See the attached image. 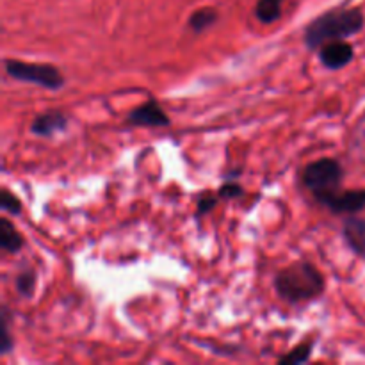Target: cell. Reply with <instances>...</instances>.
<instances>
[{"label": "cell", "mask_w": 365, "mask_h": 365, "mask_svg": "<svg viewBox=\"0 0 365 365\" xmlns=\"http://www.w3.org/2000/svg\"><path fill=\"white\" fill-rule=\"evenodd\" d=\"M365 25L360 7H334L314 18L303 32V41L309 50H319L324 43L348 39L359 34Z\"/></svg>", "instance_id": "obj_1"}, {"label": "cell", "mask_w": 365, "mask_h": 365, "mask_svg": "<svg viewBox=\"0 0 365 365\" xmlns=\"http://www.w3.org/2000/svg\"><path fill=\"white\" fill-rule=\"evenodd\" d=\"M327 282L323 273L307 260H296L291 266L284 267L274 277V291L284 302L302 303L319 298L324 292Z\"/></svg>", "instance_id": "obj_2"}, {"label": "cell", "mask_w": 365, "mask_h": 365, "mask_svg": "<svg viewBox=\"0 0 365 365\" xmlns=\"http://www.w3.org/2000/svg\"><path fill=\"white\" fill-rule=\"evenodd\" d=\"M342 178H344V168L337 159H331V157L314 160L302 171L303 185L312 192V196L321 205H324L331 196L341 191Z\"/></svg>", "instance_id": "obj_3"}, {"label": "cell", "mask_w": 365, "mask_h": 365, "mask_svg": "<svg viewBox=\"0 0 365 365\" xmlns=\"http://www.w3.org/2000/svg\"><path fill=\"white\" fill-rule=\"evenodd\" d=\"M7 75L14 81L36 84L39 88L57 91L64 86V77L59 68L46 63H25L20 59H6L4 61Z\"/></svg>", "instance_id": "obj_4"}, {"label": "cell", "mask_w": 365, "mask_h": 365, "mask_svg": "<svg viewBox=\"0 0 365 365\" xmlns=\"http://www.w3.org/2000/svg\"><path fill=\"white\" fill-rule=\"evenodd\" d=\"M355 59V48L346 39L324 43L319 48V61L328 70H342Z\"/></svg>", "instance_id": "obj_5"}, {"label": "cell", "mask_w": 365, "mask_h": 365, "mask_svg": "<svg viewBox=\"0 0 365 365\" xmlns=\"http://www.w3.org/2000/svg\"><path fill=\"white\" fill-rule=\"evenodd\" d=\"M127 123L134 127H170L171 120L157 100L150 98L148 102L135 107L127 116Z\"/></svg>", "instance_id": "obj_6"}, {"label": "cell", "mask_w": 365, "mask_h": 365, "mask_svg": "<svg viewBox=\"0 0 365 365\" xmlns=\"http://www.w3.org/2000/svg\"><path fill=\"white\" fill-rule=\"evenodd\" d=\"M70 127V118L59 109H50L38 114L31 123V132L39 138H52V135L66 132Z\"/></svg>", "instance_id": "obj_7"}, {"label": "cell", "mask_w": 365, "mask_h": 365, "mask_svg": "<svg viewBox=\"0 0 365 365\" xmlns=\"http://www.w3.org/2000/svg\"><path fill=\"white\" fill-rule=\"evenodd\" d=\"M324 207L334 214H356L365 209V189H341Z\"/></svg>", "instance_id": "obj_8"}, {"label": "cell", "mask_w": 365, "mask_h": 365, "mask_svg": "<svg viewBox=\"0 0 365 365\" xmlns=\"http://www.w3.org/2000/svg\"><path fill=\"white\" fill-rule=\"evenodd\" d=\"M342 237L355 255L365 259V217L349 214L342 223Z\"/></svg>", "instance_id": "obj_9"}, {"label": "cell", "mask_w": 365, "mask_h": 365, "mask_svg": "<svg viewBox=\"0 0 365 365\" xmlns=\"http://www.w3.org/2000/svg\"><path fill=\"white\" fill-rule=\"evenodd\" d=\"M0 246L7 253H18L25 246L24 235L16 230L7 217L0 220Z\"/></svg>", "instance_id": "obj_10"}, {"label": "cell", "mask_w": 365, "mask_h": 365, "mask_svg": "<svg viewBox=\"0 0 365 365\" xmlns=\"http://www.w3.org/2000/svg\"><path fill=\"white\" fill-rule=\"evenodd\" d=\"M217 20H220V13H217V9H214V7H200V9H196L195 13L189 16L187 25L192 32L202 34V32L209 31L210 27H214Z\"/></svg>", "instance_id": "obj_11"}, {"label": "cell", "mask_w": 365, "mask_h": 365, "mask_svg": "<svg viewBox=\"0 0 365 365\" xmlns=\"http://www.w3.org/2000/svg\"><path fill=\"white\" fill-rule=\"evenodd\" d=\"M282 6L284 0H257L255 16L260 24L269 25L282 18Z\"/></svg>", "instance_id": "obj_12"}, {"label": "cell", "mask_w": 365, "mask_h": 365, "mask_svg": "<svg viewBox=\"0 0 365 365\" xmlns=\"http://www.w3.org/2000/svg\"><path fill=\"white\" fill-rule=\"evenodd\" d=\"M316 341L314 339H307V341L299 342L298 346L291 349L287 355L280 356L278 359V364L280 365H299V364H305L310 360V355H312V349Z\"/></svg>", "instance_id": "obj_13"}, {"label": "cell", "mask_w": 365, "mask_h": 365, "mask_svg": "<svg viewBox=\"0 0 365 365\" xmlns=\"http://www.w3.org/2000/svg\"><path fill=\"white\" fill-rule=\"evenodd\" d=\"M36 285H38V274L32 267H25L20 273L14 277V287H16L18 294L24 298H32L36 292Z\"/></svg>", "instance_id": "obj_14"}, {"label": "cell", "mask_w": 365, "mask_h": 365, "mask_svg": "<svg viewBox=\"0 0 365 365\" xmlns=\"http://www.w3.org/2000/svg\"><path fill=\"white\" fill-rule=\"evenodd\" d=\"M9 321H11V314L7 310V307H2V317H0V353L2 355H7L13 349L14 342L13 337H11L9 331Z\"/></svg>", "instance_id": "obj_15"}, {"label": "cell", "mask_w": 365, "mask_h": 365, "mask_svg": "<svg viewBox=\"0 0 365 365\" xmlns=\"http://www.w3.org/2000/svg\"><path fill=\"white\" fill-rule=\"evenodd\" d=\"M0 209L11 216H18V214H21V200L16 195H13L9 189L2 187L0 189Z\"/></svg>", "instance_id": "obj_16"}, {"label": "cell", "mask_w": 365, "mask_h": 365, "mask_svg": "<svg viewBox=\"0 0 365 365\" xmlns=\"http://www.w3.org/2000/svg\"><path fill=\"white\" fill-rule=\"evenodd\" d=\"M220 196H210V195H203L202 198L198 200V205H196V220H202L203 216L210 214L214 210V207L217 205L220 202Z\"/></svg>", "instance_id": "obj_17"}, {"label": "cell", "mask_w": 365, "mask_h": 365, "mask_svg": "<svg viewBox=\"0 0 365 365\" xmlns=\"http://www.w3.org/2000/svg\"><path fill=\"white\" fill-rule=\"evenodd\" d=\"M242 195H245V189H242V185L235 184V182H227V184L221 185L220 191H217V196H220L221 200H234Z\"/></svg>", "instance_id": "obj_18"}]
</instances>
